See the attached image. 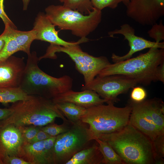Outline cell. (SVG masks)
<instances>
[{
  "instance_id": "35",
  "label": "cell",
  "mask_w": 164,
  "mask_h": 164,
  "mask_svg": "<svg viewBox=\"0 0 164 164\" xmlns=\"http://www.w3.org/2000/svg\"><path fill=\"white\" fill-rule=\"evenodd\" d=\"M12 109L9 108H0V121L4 120L10 116L12 113Z\"/></svg>"
},
{
  "instance_id": "7",
  "label": "cell",
  "mask_w": 164,
  "mask_h": 164,
  "mask_svg": "<svg viewBox=\"0 0 164 164\" xmlns=\"http://www.w3.org/2000/svg\"><path fill=\"white\" fill-rule=\"evenodd\" d=\"M79 45L64 46L50 44L45 54L39 58V60L46 58L55 59L57 58L56 53H65L74 62L76 69L84 77V85H87L111 63L104 56L95 57L83 51Z\"/></svg>"
},
{
  "instance_id": "30",
  "label": "cell",
  "mask_w": 164,
  "mask_h": 164,
  "mask_svg": "<svg viewBox=\"0 0 164 164\" xmlns=\"http://www.w3.org/2000/svg\"><path fill=\"white\" fill-rule=\"evenodd\" d=\"M130 94L131 100L135 102H140L144 100L147 96V92L143 87H134Z\"/></svg>"
},
{
  "instance_id": "2",
  "label": "cell",
  "mask_w": 164,
  "mask_h": 164,
  "mask_svg": "<svg viewBox=\"0 0 164 164\" xmlns=\"http://www.w3.org/2000/svg\"><path fill=\"white\" fill-rule=\"evenodd\" d=\"M10 107L12 113L2 121V126L11 124L17 127H41L54 123L56 118L69 122L52 100L44 97L31 95L26 100L13 103Z\"/></svg>"
},
{
  "instance_id": "10",
  "label": "cell",
  "mask_w": 164,
  "mask_h": 164,
  "mask_svg": "<svg viewBox=\"0 0 164 164\" xmlns=\"http://www.w3.org/2000/svg\"><path fill=\"white\" fill-rule=\"evenodd\" d=\"M127 16L143 26H152L164 15V0H130Z\"/></svg>"
},
{
  "instance_id": "6",
  "label": "cell",
  "mask_w": 164,
  "mask_h": 164,
  "mask_svg": "<svg viewBox=\"0 0 164 164\" xmlns=\"http://www.w3.org/2000/svg\"><path fill=\"white\" fill-rule=\"evenodd\" d=\"M86 109L81 121L87 124L94 137L118 131L129 123L132 107H117L111 103Z\"/></svg>"
},
{
  "instance_id": "4",
  "label": "cell",
  "mask_w": 164,
  "mask_h": 164,
  "mask_svg": "<svg viewBox=\"0 0 164 164\" xmlns=\"http://www.w3.org/2000/svg\"><path fill=\"white\" fill-rule=\"evenodd\" d=\"M163 62L164 49L151 48L146 53L135 57L111 63L97 76L121 74L132 79L137 84L148 86L152 82L156 81L157 68Z\"/></svg>"
},
{
  "instance_id": "38",
  "label": "cell",
  "mask_w": 164,
  "mask_h": 164,
  "mask_svg": "<svg viewBox=\"0 0 164 164\" xmlns=\"http://www.w3.org/2000/svg\"><path fill=\"white\" fill-rule=\"evenodd\" d=\"M130 0H123L122 2L123 4L126 6L128 5Z\"/></svg>"
},
{
  "instance_id": "8",
  "label": "cell",
  "mask_w": 164,
  "mask_h": 164,
  "mask_svg": "<svg viewBox=\"0 0 164 164\" xmlns=\"http://www.w3.org/2000/svg\"><path fill=\"white\" fill-rule=\"evenodd\" d=\"M94 136L88 125L80 121L71 125L67 132L56 137L54 164H65L76 153L90 146Z\"/></svg>"
},
{
  "instance_id": "33",
  "label": "cell",
  "mask_w": 164,
  "mask_h": 164,
  "mask_svg": "<svg viewBox=\"0 0 164 164\" xmlns=\"http://www.w3.org/2000/svg\"><path fill=\"white\" fill-rule=\"evenodd\" d=\"M51 137L49 134L40 129L35 137L29 142L33 143L45 140Z\"/></svg>"
},
{
  "instance_id": "16",
  "label": "cell",
  "mask_w": 164,
  "mask_h": 164,
  "mask_svg": "<svg viewBox=\"0 0 164 164\" xmlns=\"http://www.w3.org/2000/svg\"><path fill=\"white\" fill-rule=\"evenodd\" d=\"M26 64L23 57L11 56L0 63V87H19Z\"/></svg>"
},
{
  "instance_id": "32",
  "label": "cell",
  "mask_w": 164,
  "mask_h": 164,
  "mask_svg": "<svg viewBox=\"0 0 164 164\" xmlns=\"http://www.w3.org/2000/svg\"><path fill=\"white\" fill-rule=\"evenodd\" d=\"M3 164H31L22 158L15 156H7L3 161Z\"/></svg>"
},
{
  "instance_id": "15",
  "label": "cell",
  "mask_w": 164,
  "mask_h": 164,
  "mask_svg": "<svg viewBox=\"0 0 164 164\" xmlns=\"http://www.w3.org/2000/svg\"><path fill=\"white\" fill-rule=\"evenodd\" d=\"M55 142L53 137L33 143L24 142L21 158L31 164H54Z\"/></svg>"
},
{
  "instance_id": "24",
  "label": "cell",
  "mask_w": 164,
  "mask_h": 164,
  "mask_svg": "<svg viewBox=\"0 0 164 164\" xmlns=\"http://www.w3.org/2000/svg\"><path fill=\"white\" fill-rule=\"evenodd\" d=\"M63 5L84 15L89 14L94 7L91 0H64Z\"/></svg>"
},
{
  "instance_id": "13",
  "label": "cell",
  "mask_w": 164,
  "mask_h": 164,
  "mask_svg": "<svg viewBox=\"0 0 164 164\" xmlns=\"http://www.w3.org/2000/svg\"><path fill=\"white\" fill-rule=\"evenodd\" d=\"M132 107L129 123L147 136L152 141L162 134L153 123L148 111L145 100L135 102L131 100Z\"/></svg>"
},
{
  "instance_id": "31",
  "label": "cell",
  "mask_w": 164,
  "mask_h": 164,
  "mask_svg": "<svg viewBox=\"0 0 164 164\" xmlns=\"http://www.w3.org/2000/svg\"><path fill=\"white\" fill-rule=\"evenodd\" d=\"M4 1V0H0V18L3 21L5 26H9L14 29H17L15 26L10 19L5 11Z\"/></svg>"
},
{
  "instance_id": "9",
  "label": "cell",
  "mask_w": 164,
  "mask_h": 164,
  "mask_svg": "<svg viewBox=\"0 0 164 164\" xmlns=\"http://www.w3.org/2000/svg\"><path fill=\"white\" fill-rule=\"evenodd\" d=\"M137 84L132 79L122 75L97 76L90 83L84 85L81 90L94 91L106 100L107 103L114 104L119 101L117 97L119 95L126 93Z\"/></svg>"
},
{
  "instance_id": "18",
  "label": "cell",
  "mask_w": 164,
  "mask_h": 164,
  "mask_svg": "<svg viewBox=\"0 0 164 164\" xmlns=\"http://www.w3.org/2000/svg\"><path fill=\"white\" fill-rule=\"evenodd\" d=\"M95 142L91 145L77 152L65 164H103V157L98 149V143Z\"/></svg>"
},
{
  "instance_id": "37",
  "label": "cell",
  "mask_w": 164,
  "mask_h": 164,
  "mask_svg": "<svg viewBox=\"0 0 164 164\" xmlns=\"http://www.w3.org/2000/svg\"><path fill=\"white\" fill-rule=\"evenodd\" d=\"M5 44V41L0 35V53L3 50Z\"/></svg>"
},
{
  "instance_id": "26",
  "label": "cell",
  "mask_w": 164,
  "mask_h": 164,
  "mask_svg": "<svg viewBox=\"0 0 164 164\" xmlns=\"http://www.w3.org/2000/svg\"><path fill=\"white\" fill-rule=\"evenodd\" d=\"M152 26L151 28L148 32L149 36L154 39L157 43H160L164 40V26L162 20L158 24L157 22Z\"/></svg>"
},
{
  "instance_id": "17",
  "label": "cell",
  "mask_w": 164,
  "mask_h": 164,
  "mask_svg": "<svg viewBox=\"0 0 164 164\" xmlns=\"http://www.w3.org/2000/svg\"><path fill=\"white\" fill-rule=\"evenodd\" d=\"M52 100L54 103L70 102L86 109L107 102L95 91L88 90L79 92L70 90L58 95Z\"/></svg>"
},
{
  "instance_id": "21",
  "label": "cell",
  "mask_w": 164,
  "mask_h": 164,
  "mask_svg": "<svg viewBox=\"0 0 164 164\" xmlns=\"http://www.w3.org/2000/svg\"><path fill=\"white\" fill-rule=\"evenodd\" d=\"M56 107L72 124L81 121L86 108L69 102L55 103Z\"/></svg>"
},
{
  "instance_id": "1",
  "label": "cell",
  "mask_w": 164,
  "mask_h": 164,
  "mask_svg": "<svg viewBox=\"0 0 164 164\" xmlns=\"http://www.w3.org/2000/svg\"><path fill=\"white\" fill-rule=\"evenodd\" d=\"M106 142L125 164H151L155 162L152 141L128 123L120 130L94 137Z\"/></svg>"
},
{
  "instance_id": "20",
  "label": "cell",
  "mask_w": 164,
  "mask_h": 164,
  "mask_svg": "<svg viewBox=\"0 0 164 164\" xmlns=\"http://www.w3.org/2000/svg\"><path fill=\"white\" fill-rule=\"evenodd\" d=\"M145 101L152 120L161 133L164 134V106L162 101L155 98Z\"/></svg>"
},
{
  "instance_id": "27",
  "label": "cell",
  "mask_w": 164,
  "mask_h": 164,
  "mask_svg": "<svg viewBox=\"0 0 164 164\" xmlns=\"http://www.w3.org/2000/svg\"><path fill=\"white\" fill-rule=\"evenodd\" d=\"M164 135L158 137L152 141L155 155V162L163 160L164 156Z\"/></svg>"
},
{
  "instance_id": "29",
  "label": "cell",
  "mask_w": 164,
  "mask_h": 164,
  "mask_svg": "<svg viewBox=\"0 0 164 164\" xmlns=\"http://www.w3.org/2000/svg\"><path fill=\"white\" fill-rule=\"evenodd\" d=\"M22 132L24 142H29L40 130L39 127L34 126L18 127Z\"/></svg>"
},
{
  "instance_id": "14",
  "label": "cell",
  "mask_w": 164,
  "mask_h": 164,
  "mask_svg": "<svg viewBox=\"0 0 164 164\" xmlns=\"http://www.w3.org/2000/svg\"><path fill=\"white\" fill-rule=\"evenodd\" d=\"M55 26L44 12H39L35 18L33 29L36 32V40L48 42L50 44L64 46L80 45L88 41L87 37L80 38L77 41L69 42L60 38Z\"/></svg>"
},
{
  "instance_id": "36",
  "label": "cell",
  "mask_w": 164,
  "mask_h": 164,
  "mask_svg": "<svg viewBox=\"0 0 164 164\" xmlns=\"http://www.w3.org/2000/svg\"><path fill=\"white\" fill-rule=\"evenodd\" d=\"M30 0H22L23 4V9L26 10L28 8Z\"/></svg>"
},
{
  "instance_id": "25",
  "label": "cell",
  "mask_w": 164,
  "mask_h": 164,
  "mask_svg": "<svg viewBox=\"0 0 164 164\" xmlns=\"http://www.w3.org/2000/svg\"><path fill=\"white\" fill-rule=\"evenodd\" d=\"M70 123H71L70 122H63L62 124L58 125L54 122L39 127V128L51 136H56L68 131L71 126L69 125Z\"/></svg>"
},
{
  "instance_id": "28",
  "label": "cell",
  "mask_w": 164,
  "mask_h": 164,
  "mask_svg": "<svg viewBox=\"0 0 164 164\" xmlns=\"http://www.w3.org/2000/svg\"><path fill=\"white\" fill-rule=\"evenodd\" d=\"M123 0H91L94 7L101 11L106 7L116 8Z\"/></svg>"
},
{
  "instance_id": "12",
  "label": "cell",
  "mask_w": 164,
  "mask_h": 164,
  "mask_svg": "<svg viewBox=\"0 0 164 164\" xmlns=\"http://www.w3.org/2000/svg\"><path fill=\"white\" fill-rule=\"evenodd\" d=\"M24 141L19 128L13 124L0 127V158L7 156L21 158Z\"/></svg>"
},
{
  "instance_id": "3",
  "label": "cell",
  "mask_w": 164,
  "mask_h": 164,
  "mask_svg": "<svg viewBox=\"0 0 164 164\" xmlns=\"http://www.w3.org/2000/svg\"><path fill=\"white\" fill-rule=\"evenodd\" d=\"M28 56L19 86L27 94L52 99L72 89L73 80L70 76L64 75L57 78L50 76L39 68V58L35 51Z\"/></svg>"
},
{
  "instance_id": "5",
  "label": "cell",
  "mask_w": 164,
  "mask_h": 164,
  "mask_svg": "<svg viewBox=\"0 0 164 164\" xmlns=\"http://www.w3.org/2000/svg\"><path fill=\"white\" fill-rule=\"evenodd\" d=\"M45 14L55 26L69 30L74 36L87 37L94 31L101 21V11L94 7L89 14L84 15L63 5H52L45 9Z\"/></svg>"
},
{
  "instance_id": "23",
  "label": "cell",
  "mask_w": 164,
  "mask_h": 164,
  "mask_svg": "<svg viewBox=\"0 0 164 164\" xmlns=\"http://www.w3.org/2000/svg\"><path fill=\"white\" fill-rule=\"evenodd\" d=\"M5 41L4 47L0 53V63L6 60L15 53L20 51L15 40L5 31L1 35Z\"/></svg>"
},
{
  "instance_id": "40",
  "label": "cell",
  "mask_w": 164,
  "mask_h": 164,
  "mask_svg": "<svg viewBox=\"0 0 164 164\" xmlns=\"http://www.w3.org/2000/svg\"><path fill=\"white\" fill-rule=\"evenodd\" d=\"M58 0L62 3H63L64 1V0Z\"/></svg>"
},
{
  "instance_id": "11",
  "label": "cell",
  "mask_w": 164,
  "mask_h": 164,
  "mask_svg": "<svg viewBox=\"0 0 164 164\" xmlns=\"http://www.w3.org/2000/svg\"><path fill=\"white\" fill-rule=\"evenodd\" d=\"M121 34L124 37V40L128 42L130 49L125 55L121 56L113 53L111 57L112 61L116 63L131 58L133 55L138 51L145 49L156 47L164 49V42L157 43L147 40L135 34L133 28L128 23H125L120 26L119 29H116L108 32L110 37H114L115 34Z\"/></svg>"
},
{
  "instance_id": "41",
  "label": "cell",
  "mask_w": 164,
  "mask_h": 164,
  "mask_svg": "<svg viewBox=\"0 0 164 164\" xmlns=\"http://www.w3.org/2000/svg\"><path fill=\"white\" fill-rule=\"evenodd\" d=\"M1 126H2V123L1 121H0V127Z\"/></svg>"
},
{
  "instance_id": "19",
  "label": "cell",
  "mask_w": 164,
  "mask_h": 164,
  "mask_svg": "<svg viewBox=\"0 0 164 164\" xmlns=\"http://www.w3.org/2000/svg\"><path fill=\"white\" fill-rule=\"evenodd\" d=\"M4 30L15 40L20 51L26 53L28 56L30 54L31 44L36 40L35 30L32 29L29 31H21L9 26H5Z\"/></svg>"
},
{
  "instance_id": "34",
  "label": "cell",
  "mask_w": 164,
  "mask_h": 164,
  "mask_svg": "<svg viewBox=\"0 0 164 164\" xmlns=\"http://www.w3.org/2000/svg\"><path fill=\"white\" fill-rule=\"evenodd\" d=\"M156 81L164 83V62L158 66L157 68L155 74Z\"/></svg>"
},
{
  "instance_id": "39",
  "label": "cell",
  "mask_w": 164,
  "mask_h": 164,
  "mask_svg": "<svg viewBox=\"0 0 164 164\" xmlns=\"http://www.w3.org/2000/svg\"><path fill=\"white\" fill-rule=\"evenodd\" d=\"M0 164H3V163L2 160L0 158Z\"/></svg>"
},
{
  "instance_id": "22",
  "label": "cell",
  "mask_w": 164,
  "mask_h": 164,
  "mask_svg": "<svg viewBox=\"0 0 164 164\" xmlns=\"http://www.w3.org/2000/svg\"><path fill=\"white\" fill-rule=\"evenodd\" d=\"M98 149L103 157V164H124V161L113 148L104 141L95 137Z\"/></svg>"
}]
</instances>
